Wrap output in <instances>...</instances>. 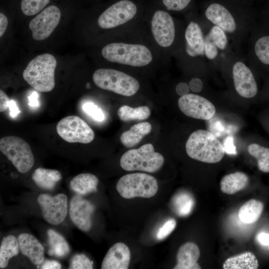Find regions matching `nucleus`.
I'll return each instance as SVG.
<instances>
[{
  "label": "nucleus",
  "instance_id": "nucleus-8",
  "mask_svg": "<svg viewBox=\"0 0 269 269\" xmlns=\"http://www.w3.org/2000/svg\"><path fill=\"white\" fill-rule=\"evenodd\" d=\"M56 131L63 139L71 143H89L95 137L90 127L76 116H69L62 119L57 125Z\"/></svg>",
  "mask_w": 269,
  "mask_h": 269
},
{
  "label": "nucleus",
  "instance_id": "nucleus-31",
  "mask_svg": "<svg viewBox=\"0 0 269 269\" xmlns=\"http://www.w3.org/2000/svg\"><path fill=\"white\" fill-rule=\"evenodd\" d=\"M172 203L175 212L180 216L189 215L194 205L193 197L186 192L178 193L173 198Z\"/></svg>",
  "mask_w": 269,
  "mask_h": 269
},
{
  "label": "nucleus",
  "instance_id": "nucleus-14",
  "mask_svg": "<svg viewBox=\"0 0 269 269\" xmlns=\"http://www.w3.org/2000/svg\"><path fill=\"white\" fill-rule=\"evenodd\" d=\"M94 205L81 195L74 196L70 202L69 213L73 223L83 232L89 231L92 227Z\"/></svg>",
  "mask_w": 269,
  "mask_h": 269
},
{
  "label": "nucleus",
  "instance_id": "nucleus-28",
  "mask_svg": "<svg viewBox=\"0 0 269 269\" xmlns=\"http://www.w3.org/2000/svg\"><path fill=\"white\" fill-rule=\"evenodd\" d=\"M18 239L13 235L3 238L0 247V268H5L9 260L18 255L19 251Z\"/></svg>",
  "mask_w": 269,
  "mask_h": 269
},
{
  "label": "nucleus",
  "instance_id": "nucleus-22",
  "mask_svg": "<svg viewBox=\"0 0 269 269\" xmlns=\"http://www.w3.org/2000/svg\"><path fill=\"white\" fill-rule=\"evenodd\" d=\"M249 177L244 172L237 171L225 175L220 181L221 191L232 195L245 188L248 184Z\"/></svg>",
  "mask_w": 269,
  "mask_h": 269
},
{
  "label": "nucleus",
  "instance_id": "nucleus-15",
  "mask_svg": "<svg viewBox=\"0 0 269 269\" xmlns=\"http://www.w3.org/2000/svg\"><path fill=\"white\" fill-rule=\"evenodd\" d=\"M232 75L235 88L238 94L245 98L255 97L258 86L250 68L242 61L236 62L232 68Z\"/></svg>",
  "mask_w": 269,
  "mask_h": 269
},
{
  "label": "nucleus",
  "instance_id": "nucleus-40",
  "mask_svg": "<svg viewBox=\"0 0 269 269\" xmlns=\"http://www.w3.org/2000/svg\"><path fill=\"white\" fill-rule=\"evenodd\" d=\"M223 145L225 151L228 154H236L237 153L236 147L234 144L233 138L232 136H227L224 140Z\"/></svg>",
  "mask_w": 269,
  "mask_h": 269
},
{
  "label": "nucleus",
  "instance_id": "nucleus-38",
  "mask_svg": "<svg viewBox=\"0 0 269 269\" xmlns=\"http://www.w3.org/2000/svg\"><path fill=\"white\" fill-rule=\"evenodd\" d=\"M204 54L210 60L214 59L218 54V48L208 34L204 38Z\"/></svg>",
  "mask_w": 269,
  "mask_h": 269
},
{
  "label": "nucleus",
  "instance_id": "nucleus-19",
  "mask_svg": "<svg viewBox=\"0 0 269 269\" xmlns=\"http://www.w3.org/2000/svg\"><path fill=\"white\" fill-rule=\"evenodd\" d=\"M200 255L198 247L194 243L187 242L182 245L178 249L177 264L174 269H200V266L197 263Z\"/></svg>",
  "mask_w": 269,
  "mask_h": 269
},
{
  "label": "nucleus",
  "instance_id": "nucleus-43",
  "mask_svg": "<svg viewBox=\"0 0 269 269\" xmlns=\"http://www.w3.org/2000/svg\"><path fill=\"white\" fill-rule=\"evenodd\" d=\"M61 264L55 260H46L43 261L41 266L42 269H59L61 268Z\"/></svg>",
  "mask_w": 269,
  "mask_h": 269
},
{
  "label": "nucleus",
  "instance_id": "nucleus-34",
  "mask_svg": "<svg viewBox=\"0 0 269 269\" xmlns=\"http://www.w3.org/2000/svg\"><path fill=\"white\" fill-rule=\"evenodd\" d=\"M218 49L225 50L227 46L228 39L225 32L218 26H213L207 34Z\"/></svg>",
  "mask_w": 269,
  "mask_h": 269
},
{
  "label": "nucleus",
  "instance_id": "nucleus-21",
  "mask_svg": "<svg viewBox=\"0 0 269 269\" xmlns=\"http://www.w3.org/2000/svg\"><path fill=\"white\" fill-rule=\"evenodd\" d=\"M151 124L147 122L136 124L122 134L121 142L126 147H133L151 132Z\"/></svg>",
  "mask_w": 269,
  "mask_h": 269
},
{
  "label": "nucleus",
  "instance_id": "nucleus-13",
  "mask_svg": "<svg viewBox=\"0 0 269 269\" xmlns=\"http://www.w3.org/2000/svg\"><path fill=\"white\" fill-rule=\"evenodd\" d=\"M151 31L155 41L160 46H170L175 37V26L171 16L165 10H156L152 18Z\"/></svg>",
  "mask_w": 269,
  "mask_h": 269
},
{
  "label": "nucleus",
  "instance_id": "nucleus-39",
  "mask_svg": "<svg viewBox=\"0 0 269 269\" xmlns=\"http://www.w3.org/2000/svg\"><path fill=\"white\" fill-rule=\"evenodd\" d=\"M176 225V221L173 219L167 221L158 230L156 238L158 240H163L174 230Z\"/></svg>",
  "mask_w": 269,
  "mask_h": 269
},
{
  "label": "nucleus",
  "instance_id": "nucleus-20",
  "mask_svg": "<svg viewBox=\"0 0 269 269\" xmlns=\"http://www.w3.org/2000/svg\"><path fill=\"white\" fill-rule=\"evenodd\" d=\"M186 49L188 55L192 57L204 54V38L200 26L191 21L186 29Z\"/></svg>",
  "mask_w": 269,
  "mask_h": 269
},
{
  "label": "nucleus",
  "instance_id": "nucleus-26",
  "mask_svg": "<svg viewBox=\"0 0 269 269\" xmlns=\"http://www.w3.org/2000/svg\"><path fill=\"white\" fill-rule=\"evenodd\" d=\"M264 210L262 202L252 199L244 204L239 210V218L245 224L255 223L260 218Z\"/></svg>",
  "mask_w": 269,
  "mask_h": 269
},
{
  "label": "nucleus",
  "instance_id": "nucleus-33",
  "mask_svg": "<svg viewBox=\"0 0 269 269\" xmlns=\"http://www.w3.org/2000/svg\"><path fill=\"white\" fill-rule=\"evenodd\" d=\"M256 55L264 64L269 65V36L259 38L254 46Z\"/></svg>",
  "mask_w": 269,
  "mask_h": 269
},
{
  "label": "nucleus",
  "instance_id": "nucleus-48",
  "mask_svg": "<svg viewBox=\"0 0 269 269\" xmlns=\"http://www.w3.org/2000/svg\"><path fill=\"white\" fill-rule=\"evenodd\" d=\"M37 95L35 93H34L30 96L29 99V105L32 107L38 106V102L37 100Z\"/></svg>",
  "mask_w": 269,
  "mask_h": 269
},
{
  "label": "nucleus",
  "instance_id": "nucleus-23",
  "mask_svg": "<svg viewBox=\"0 0 269 269\" xmlns=\"http://www.w3.org/2000/svg\"><path fill=\"white\" fill-rule=\"evenodd\" d=\"M98 178L91 173H82L75 176L70 182L71 189L79 195H85L97 190Z\"/></svg>",
  "mask_w": 269,
  "mask_h": 269
},
{
  "label": "nucleus",
  "instance_id": "nucleus-25",
  "mask_svg": "<svg viewBox=\"0 0 269 269\" xmlns=\"http://www.w3.org/2000/svg\"><path fill=\"white\" fill-rule=\"evenodd\" d=\"M259 262L256 256L246 252L227 259L223 264L224 269H257Z\"/></svg>",
  "mask_w": 269,
  "mask_h": 269
},
{
  "label": "nucleus",
  "instance_id": "nucleus-16",
  "mask_svg": "<svg viewBox=\"0 0 269 269\" xmlns=\"http://www.w3.org/2000/svg\"><path fill=\"white\" fill-rule=\"evenodd\" d=\"M206 18L225 32L233 33L237 29V23L231 13L223 5L217 3L210 4L206 9Z\"/></svg>",
  "mask_w": 269,
  "mask_h": 269
},
{
  "label": "nucleus",
  "instance_id": "nucleus-9",
  "mask_svg": "<svg viewBox=\"0 0 269 269\" xmlns=\"http://www.w3.org/2000/svg\"><path fill=\"white\" fill-rule=\"evenodd\" d=\"M138 7L131 0H118L106 8L98 18L99 26L112 28L131 20L137 12Z\"/></svg>",
  "mask_w": 269,
  "mask_h": 269
},
{
  "label": "nucleus",
  "instance_id": "nucleus-35",
  "mask_svg": "<svg viewBox=\"0 0 269 269\" xmlns=\"http://www.w3.org/2000/svg\"><path fill=\"white\" fill-rule=\"evenodd\" d=\"M69 269H93V263L85 255L78 254L71 259Z\"/></svg>",
  "mask_w": 269,
  "mask_h": 269
},
{
  "label": "nucleus",
  "instance_id": "nucleus-41",
  "mask_svg": "<svg viewBox=\"0 0 269 269\" xmlns=\"http://www.w3.org/2000/svg\"><path fill=\"white\" fill-rule=\"evenodd\" d=\"M189 86L192 91L198 93L203 89V84L200 79L194 78L190 81Z\"/></svg>",
  "mask_w": 269,
  "mask_h": 269
},
{
  "label": "nucleus",
  "instance_id": "nucleus-27",
  "mask_svg": "<svg viewBox=\"0 0 269 269\" xmlns=\"http://www.w3.org/2000/svg\"><path fill=\"white\" fill-rule=\"evenodd\" d=\"M49 249L48 254L57 258H64L70 252L69 246L64 238L52 229L47 231Z\"/></svg>",
  "mask_w": 269,
  "mask_h": 269
},
{
  "label": "nucleus",
  "instance_id": "nucleus-45",
  "mask_svg": "<svg viewBox=\"0 0 269 269\" xmlns=\"http://www.w3.org/2000/svg\"><path fill=\"white\" fill-rule=\"evenodd\" d=\"M8 24L7 17L2 12L0 13V36L4 33Z\"/></svg>",
  "mask_w": 269,
  "mask_h": 269
},
{
  "label": "nucleus",
  "instance_id": "nucleus-18",
  "mask_svg": "<svg viewBox=\"0 0 269 269\" xmlns=\"http://www.w3.org/2000/svg\"><path fill=\"white\" fill-rule=\"evenodd\" d=\"M19 250L35 265H40L44 260V248L32 235L20 234L18 237Z\"/></svg>",
  "mask_w": 269,
  "mask_h": 269
},
{
  "label": "nucleus",
  "instance_id": "nucleus-6",
  "mask_svg": "<svg viewBox=\"0 0 269 269\" xmlns=\"http://www.w3.org/2000/svg\"><path fill=\"white\" fill-rule=\"evenodd\" d=\"M116 189L125 199L137 197L149 198L154 196L158 190V183L151 175L143 173L125 175L120 178Z\"/></svg>",
  "mask_w": 269,
  "mask_h": 269
},
{
  "label": "nucleus",
  "instance_id": "nucleus-24",
  "mask_svg": "<svg viewBox=\"0 0 269 269\" xmlns=\"http://www.w3.org/2000/svg\"><path fill=\"white\" fill-rule=\"evenodd\" d=\"M32 179L39 188L50 190L62 179V175L57 170L38 168L33 173Z\"/></svg>",
  "mask_w": 269,
  "mask_h": 269
},
{
  "label": "nucleus",
  "instance_id": "nucleus-36",
  "mask_svg": "<svg viewBox=\"0 0 269 269\" xmlns=\"http://www.w3.org/2000/svg\"><path fill=\"white\" fill-rule=\"evenodd\" d=\"M83 110L97 121L101 122L104 118L102 110L92 102H87L83 105Z\"/></svg>",
  "mask_w": 269,
  "mask_h": 269
},
{
  "label": "nucleus",
  "instance_id": "nucleus-5",
  "mask_svg": "<svg viewBox=\"0 0 269 269\" xmlns=\"http://www.w3.org/2000/svg\"><path fill=\"white\" fill-rule=\"evenodd\" d=\"M92 78L99 88L125 96L134 95L139 88V82L136 79L115 69H97Z\"/></svg>",
  "mask_w": 269,
  "mask_h": 269
},
{
  "label": "nucleus",
  "instance_id": "nucleus-47",
  "mask_svg": "<svg viewBox=\"0 0 269 269\" xmlns=\"http://www.w3.org/2000/svg\"><path fill=\"white\" fill-rule=\"evenodd\" d=\"M8 108L10 110V115L12 117L16 116L20 112L15 102L13 100L10 101Z\"/></svg>",
  "mask_w": 269,
  "mask_h": 269
},
{
  "label": "nucleus",
  "instance_id": "nucleus-42",
  "mask_svg": "<svg viewBox=\"0 0 269 269\" xmlns=\"http://www.w3.org/2000/svg\"><path fill=\"white\" fill-rule=\"evenodd\" d=\"M10 100L6 94L0 90V112L5 111L8 107Z\"/></svg>",
  "mask_w": 269,
  "mask_h": 269
},
{
  "label": "nucleus",
  "instance_id": "nucleus-11",
  "mask_svg": "<svg viewBox=\"0 0 269 269\" xmlns=\"http://www.w3.org/2000/svg\"><path fill=\"white\" fill-rule=\"evenodd\" d=\"M37 201L41 209L42 216L47 222L58 225L64 220L68 213V199L66 195L58 194L51 196L41 194L38 196Z\"/></svg>",
  "mask_w": 269,
  "mask_h": 269
},
{
  "label": "nucleus",
  "instance_id": "nucleus-29",
  "mask_svg": "<svg viewBox=\"0 0 269 269\" xmlns=\"http://www.w3.org/2000/svg\"><path fill=\"white\" fill-rule=\"evenodd\" d=\"M117 114L120 119L123 122L142 121L149 118L150 110L147 106H140L134 108L124 105L118 109Z\"/></svg>",
  "mask_w": 269,
  "mask_h": 269
},
{
  "label": "nucleus",
  "instance_id": "nucleus-30",
  "mask_svg": "<svg viewBox=\"0 0 269 269\" xmlns=\"http://www.w3.org/2000/svg\"><path fill=\"white\" fill-rule=\"evenodd\" d=\"M248 151L257 160L259 170L265 173H269V148L253 143L248 146Z\"/></svg>",
  "mask_w": 269,
  "mask_h": 269
},
{
  "label": "nucleus",
  "instance_id": "nucleus-44",
  "mask_svg": "<svg viewBox=\"0 0 269 269\" xmlns=\"http://www.w3.org/2000/svg\"><path fill=\"white\" fill-rule=\"evenodd\" d=\"M189 91V86L185 82L179 83L175 89L176 94L181 97L188 94Z\"/></svg>",
  "mask_w": 269,
  "mask_h": 269
},
{
  "label": "nucleus",
  "instance_id": "nucleus-2",
  "mask_svg": "<svg viewBox=\"0 0 269 269\" xmlns=\"http://www.w3.org/2000/svg\"><path fill=\"white\" fill-rule=\"evenodd\" d=\"M55 58L49 53L39 55L32 59L22 73L24 80L40 92H49L55 87Z\"/></svg>",
  "mask_w": 269,
  "mask_h": 269
},
{
  "label": "nucleus",
  "instance_id": "nucleus-1",
  "mask_svg": "<svg viewBox=\"0 0 269 269\" xmlns=\"http://www.w3.org/2000/svg\"><path fill=\"white\" fill-rule=\"evenodd\" d=\"M185 149L190 158L208 163L219 162L225 152L223 145L216 136L203 130L194 131L190 135Z\"/></svg>",
  "mask_w": 269,
  "mask_h": 269
},
{
  "label": "nucleus",
  "instance_id": "nucleus-4",
  "mask_svg": "<svg viewBox=\"0 0 269 269\" xmlns=\"http://www.w3.org/2000/svg\"><path fill=\"white\" fill-rule=\"evenodd\" d=\"M164 162L162 155L155 152L153 145L149 143L138 148L127 151L121 158L120 165L128 171L137 170L154 173L161 169Z\"/></svg>",
  "mask_w": 269,
  "mask_h": 269
},
{
  "label": "nucleus",
  "instance_id": "nucleus-3",
  "mask_svg": "<svg viewBox=\"0 0 269 269\" xmlns=\"http://www.w3.org/2000/svg\"><path fill=\"white\" fill-rule=\"evenodd\" d=\"M102 55L110 62L134 67L147 65L152 60L151 53L146 46L122 42L106 45L102 50Z\"/></svg>",
  "mask_w": 269,
  "mask_h": 269
},
{
  "label": "nucleus",
  "instance_id": "nucleus-32",
  "mask_svg": "<svg viewBox=\"0 0 269 269\" xmlns=\"http://www.w3.org/2000/svg\"><path fill=\"white\" fill-rule=\"evenodd\" d=\"M51 0H20V9L26 16L35 15L47 6Z\"/></svg>",
  "mask_w": 269,
  "mask_h": 269
},
{
  "label": "nucleus",
  "instance_id": "nucleus-17",
  "mask_svg": "<svg viewBox=\"0 0 269 269\" xmlns=\"http://www.w3.org/2000/svg\"><path fill=\"white\" fill-rule=\"evenodd\" d=\"M131 259L129 247L123 243L113 245L105 255L101 265L102 269H127Z\"/></svg>",
  "mask_w": 269,
  "mask_h": 269
},
{
  "label": "nucleus",
  "instance_id": "nucleus-7",
  "mask_svg": "<svg viewBox=\"0 0 269 269\" xmlns=\"http://www.w3.org/2000/svg\"><path fill=\"white\" fill-rule=\"evenodd\" d=\"M0 150L20 173L27 172L34 165L30 145L19 137L7 136L0 138Z\"/></svg>",
  "mask_w": 269,
  "mask_h": 269
},
{
  "label": "nucleus",
  "instance_id": "nucleus-46",
  "mask_svg": "<svg viewBox=\"0 0 269 269\" xmlns=\"http://www.w3.org/2000/svg\"><path fill=\"white\" fill-rule=\"evenodd\" d=\"M258 240L263 245H269V234L266 233H261L258 235Z\"/></svg>",
  "mask_w": 269,
  "mask_h": 269
},
{
  "label": "nucleus",
  "instance_id": "nucleus-12",
  "mask_svg": "<svg viewBox=\"0 0 269 269\" xmlns=\"http://www.w3.org/2000/svg\"><path fill=\"white\" fill-rule=\"evenodd\" d=\"M181 111L185 115L194 119L208 120L215 114L214 105L207 99L200 96L188 94L181 96L178 101Z\"/></svg>",
  "mask_w": 269,
  "mask_h": 269
},
{
  "label": "nucleus",
  "instance_id": "nucleus-49",
  "mask_svg": "<svg viewBox=\"0 0 269 269\" xmlns=\"http://www.w3.org/2000/svg\"></svg>",
  "mask_w": 269,
  "mask_h": 269
},
{
  "label": "nucleus",
  "instance_id": "nucleus-37",
  "mask_svg": "<svg viewBox=\"0 0 269 269\" xmlns=\"http://www.w3.org/2000/svg\"><path fill=\"white\" fill-rule=\"evenodd\" d=\"M168 10L180 11L185 9L191 0H161Z\"/></svg>",
  "mask_w": 269,
  "mask_h": 269
},
{
  "label": "nucleus",
  "instance_id": "nucleus-10",
  "mask_svg": "<svg viewBox=\"0 0 269 269\" xmlns=\"http://www.w3.org/2000/svg\"><path fill=\"white\" fill-rule=\"evenodd\" d=\"M61 10L57 5H50L37 14L29 22L33 38L37 41L48 38L58 25Z\"/></svg>",
  "mask_w": 269,
  "mask_h": 269
}]
</instances>
